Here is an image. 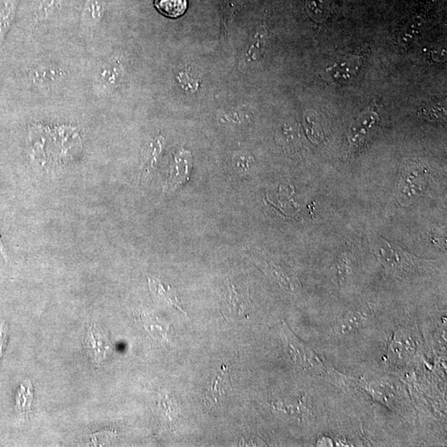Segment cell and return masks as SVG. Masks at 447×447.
<instances>
[{
  "label": "cell",
  "mask_w": 447,
  "mask_h": 447,
  "mask_svg": "<svg viewBox=\"0 0 447 447\" xmlns=\"http://www.w3.org/2000/svg\"><path fill=\"white\" fill-rule=\"evenodd\" d=\"M428 170L418 163L406 165L401 176L398 199L402 205H408L424 194L428 186Z\"/></svg>",
  "instance_id": "obj_1"
},
{
  "label": "cell",
  "mask_w": 447,
  "mask_h": 447,
  "mask_svg": "<svg viewBox=\"0 0 447 447\" xmlns=\"http://www.w3.org/2000/svg\"><path fill=\"white\" fill-rule=\"evenodd\" d=\"M66 78V71L54 64H40L30 68L27 73L28 82L43 91H49L58 87Z\"/></svg>",
  "instance_id": "obj_2"
},
{
  "label": "cell",
  "mask_w": 447,
  "mask_h": 447,
  "mask_svg": "<svg viewBox=\"0 0 447 447\" xmlns=\"http://www.w3.org/2000/svg\"><path fill=\"white\" fill-rule=\"evenodd\" d=\"M361 62L359 56H346L321 71V76L331 84H343L352 82L359 71Z\"/></svg>",
  "instance_id": "obj_3"
},
{
  "label": "cell",
  "mask_w": 447,
  "mask_h": 447,
  "mask_svg": "<svg viewBox=\"0 0 447 447\" xmlns=\"http://www.w3.org/2000/svg\"><path fill=\"white\" fill-rule=\"evenodd\" d=\"M380 123V117L376 111H366L354 120L349 127L348 140L350 148L360 147L374 132Z\"/></svg>",
  "instance_id": "obj_4"
},
{
  "label": "cell",
  "mask_w": 447,
  "mask_h": 447,
  "mask_svg": "<svg viewBox=\"0 0 447 447\" xmlns=\"http://www.w3.org/2000/svg\"><path fill=\"white\" fill-rule=\"evenodd\" d=\"M192 168V152L187 149H181L176 152L169 172L165 190L170 193L183 186L191 174Z\"/></svg>",
  "instance_id": "obj_5"
},
{
  "label": "cell",
  "mask_w": 447,
  "mask_h": 447,
  "mask_svg": "<svg viewBox=\"0 0 447 447\" xmlns=\"http://www.w3.org/2000/svg\"><path fill=\"white\" fill-rule=\"evenodd\" d=\"M84 344L89 356L96 365L102 364L111 352L110 341L98 325L92 324L90 326Z\"/></svg>",
  "instance_id": "obj_6"
},
{
  "label": "cell",
  "mask_w": 447,
  "mask_h": 447,
  "mask_svg": "<svg viewBox=\"0 0 447 447\" xmlns=\"http://www.w3.org/2000/svg\"><path fill=\"white\" fill-rule=\"evenodd\" d=\"M231 389L229 385V370L225 365L211 378L207 393L205 394L204 402L208 409H216L220 405L224 398Z\"/></svg>",
  "instance_id": "obj_7"
},
{
  "label": "cell",
  "mask_w": 447,
  "mask_h": 447,
  "mask_svg": "<svg viewBox=\"0 0 447 447\" xmlns=\"http://www.w3.org/2000/svg\"><path fill=\"white\" fill-rule=\"evenodd\" d=\"M374 249L382 264L390 268H401L409 264L408 253L381 237L376 238Z\"/></svg>",
  "instance_id": "obj_8"
},
{
  "label": "cell",
  "mask_w": 447,
  "mask_h": 447,
  "mask_svg": "<svg viewBox=\"0 0 447 447\" xmlns=\"http://www.w3.org/2000/svg\"><path fill=\"white\" fill-rule=\"evenodd\" d=\"M267 32L263 27H260L255 34L249 38V42L244 51L241 65L251 67L259 63L265 54L266 45H267Z\"/></svg>",
  "instance_id": "obj_9"
},
{
  "label": "cell",
  "mask_w": 447,
  "mask_h": 447,
  "mask_svg": "<svg viewBox=\"0 0 447 447\" xmlns=\"http://www.w3.org/2000/svg\"><path fill=\"white\" fill-rule=\"evenodd\" d=\"M229 293L228 309L231 315L237 318L249 317L251 311V301H249V293L240 291L236 285L228 283Z\"/></svg>",
  "instance_id": "obj_10"
},
{
  "label": "cell",
  "mask_w": 447,
  "mask_h": 447,
  "mask_svg": "<svg viewBox=\"0 0 447 447\" xmlns=\"http://www.w3.org/2000/svg\"><path fill=\"white\" fill-rule=\"evenodd\" d=\"M149 288L154 296L159 301L163 303L171 305L176 309H179L181 312L186 314L185 310L182 307L179 297H177L176 292L173 290L171 286L165 284L163 282L157 279H148Z\"/></svg>",
  "instance_id": "obj_11"
},
{
  "label": "cell",
  "mask_w": 447,
  "mask_h": 447,
  "mask_svg": "<svg viewBox=\"0 0 447 447\" xmlns=\"http://www.w3.org/2000/svg\"><path fill=\"white\" fill-rule=\"evenodd\" d=\"M425 27L424 19L421 17H415L408 23L401 32L398 43L404 47H409L420 38Z\"/></svg>",
  "instance_id": "obj_12"
},
{
  "label": "cell",
  "mask_w": 447,
  "mask_h": 447,
  "mask_svg": "<svg viewBox=\"0 0 447 447\" xmlns=\"http://www.w3.org/2000/svg\"><path fill=\"white\" fill-rule=\"evenodd\" d=\"M123 73L122 65L111 60L100 69L99 82L104 88L112 89L116 87L117 84L119 83V80H122Z\"/></svg>",
  "instance_id": "obj_13"
},
{
  "label": "cell",
  "mask_w": 447,
  "mask_h": 447,
  "mask_svg": "<svg viewBox=\"0 0 447 447\" xmlns=\"http://www.w3.org/2000/svg\"><path fill=\"white\" fill-rule=\"evenodd\" d=\"M305 9L310 19L317 23L325 22L331 14L328 0H306Z\"/></svg>",
  "instance_id": "obj_14"
},
{
  "label": "cell",
  "mask_w": 447,
  "mask_h": 447,
  "mask_svg": "<svg viewBox=\"0 0 447 447\" xmlns=\"http://www.w3.org/2000/svg\"><path fill=\"white\" fill-rule=\"evenodd\" d=\"M165 144V138L160 135L152 141L145 149L143 156L144 167L149 172L154 168L159 159Z\"/></svg>",
  "instance_id": "obj_15"
},
{
  "label": "cell",
  "mask_w": 447,
  "mask_h": 447,
  "mask_svg": "<svg viewBox=\"0 0 447 447\" xmlns=\"http://www.w3.org/2000/svg\"><path fill=\"white\" fill-rule=\"evenodd\" d=\"M157 10L167 17L176 18L187 10V0H155Z\"/></svg>",
  "instance_id": "obj_16"
},
{
  "label": "cell",
  "mask_w": 447,
  "mask_h": 447,
  "mask_svg": "<svg viewBox=\"0 0 447 447\" xmlns=\"http://www.w3.org/2000/svg\"><path fill=\"white\" fill-rule=\"evenodd\" d=\"M304 126L308 138L313 143L319 144L323 137L321 124L315 112L308 111L304 114Z\"/></svg>",
  "instance_id": "obj_17"
},
{
  "label": "cell",
  "mask_w": 447,
  "mask_h": 447,
  "mask_svg": "<svg viewBox=\"0 0 447 447\" xmlns=\"http://www.w3.org/2000/svg\"><path fill=\"white\" fill-rule=\"evenodd\" d=\"M16 0H8L0 11V43L5 39L14 18Z\"/></svg>",
  "instance_id": "obj_18"
},
{
  "label": "cell",
  "mask_w": 447,
  "mask_h": 447,
  "mask_svg": "<svg viewBox=\"0 0 447 447\" xmlns=\"http://www.w3.org/2000/svg\"><path fill=\"white\" fill-rule=\"evenodd\" d=\"M366 312L364 310L360 312L354 313L352 315L345 317L342 322L341 328L343 332H352L354 329H359L362 322L366 319Z\"/></svg>",
  "instance_id": "obj_19"
},
{
  "label": "cell",
  "mask_w": 447,
  "mask_h": 447,
  "mask_svg": "<svg viewBox=\"0 0 447 447\" xmlns=\"http://www.w3.org/2000/svg\"><path fill=\"white\" fill-rule=\"evenodd\" d=\"M253 161L251 155H247L244 154H238L233 157V163L235 165L237 171L241 173H247L251 170V164Z\"/></svg>",
  "instance_id": "obj_20"
},
{
  "label": "cell",
  "mask_w": 447,
  "mask_h": 447,
  "mask_svg": "<svg viewBox=\"0 0 447 447\" xmlns=\"http://www.w3.org/2000/svg\"><path fill=\"white\" fill-rule=\"evenodd\" d=\"M424 115L426 119L430 120H437L446 116V108L443 106L436 104V106H433L426 108V110L424 111Z\"/></svg>",
  "instance_id": "obj_21"
},
{
  "label": "cell",
  "mask_w": 447,
  "mask_h": 447,
  "mask_svg": "<svg viewBox=\"0 0 447 447\" xmlns=\"http://www.w3.org/2000/svg\"><path fill=\"white\" fill-rule=\"evenodd\" d=\"M0 253H1V255L5 256V257L6 256L5 253V249H3V244L1 242V240H0Z\"/></svg>",
  "instance_id": "obj_22"
}]
</instances>
